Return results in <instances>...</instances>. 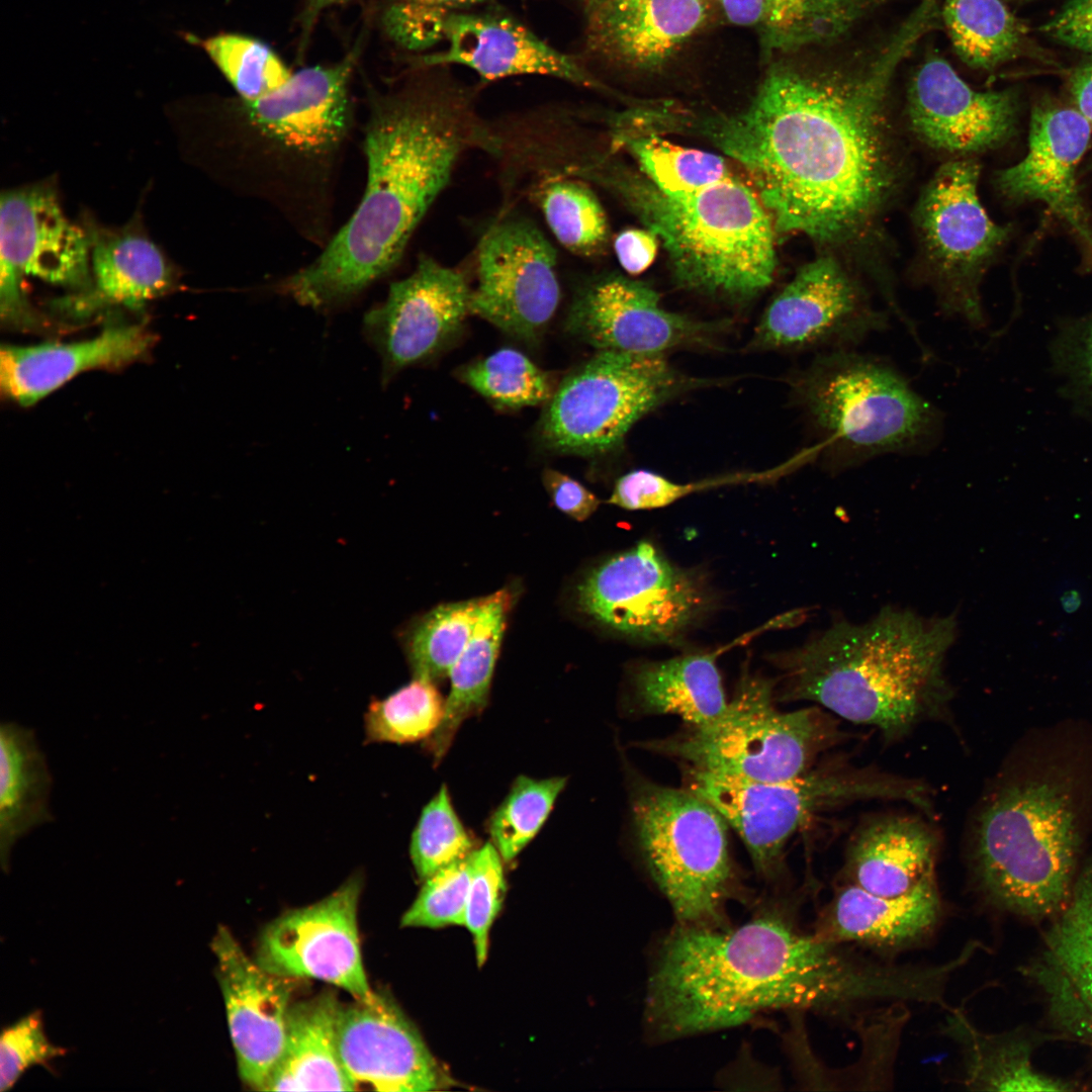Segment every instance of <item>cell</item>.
<instances>
[{
    "label": "cell",
    "instance_id": "obj_1",
    "mask_svg": "<svg viewBox=\"0 0 1092 1092\" xmlns=\"http://www.w3.org/2000/svg\"><path fill=\"white\" fill-rule=\"evenodd\" d=\"M940 24V0H918L878 40L847 39L819 64L777 67L744 110L697 121L681 113L677 130H697L744 169L777 233L856 243L898 186L895 77Z\"/></svg>",
    "mask_w": 1092,
    "mask_h": 1092
},
{
    "label": "cell",
    "instance_id": "obj_2",
    "mask_svg": "<svg viewBox=\"0 0 1092 1092\" xmlns=\"http://www.w3.org/2000/svg\"><path fill=\"white\" fill-rule=\"evenodd\" d=\"M921 967L859 957L778 910L742 925L678 924L649 978L645 1021L658 1040L727 1028L764 1011L840 1014L870 1003L919 1002Z\"/></svg>",
    "mask_w": 1092,
    "mask_h": 1092
},
{
    "label": "cell",
    "instance_id": "obj_3",
    "mask_svg": "<svg viewBox=\"0 0 1092 1092\" xmlns=\"http://www.w3.org/2000/svg\"><path fill=\"white\" fill-rule=\"evenodd\" d=\"M364 129L367 182L358 207L311 263L279 284L299 304L339 306L390 272L461 155L498 149L464 96L445 90L374 97Z\"/></svg>",
    "mask_w": 1092,
    "mask_h": 1092
},
{
    "label": "cell",
    "instance_id": "obj_4",
    "mask_svg": "<svg viewBox=\"0 0 1092 1092\" xmlns=\"http://www.w3.org/2000/svg\"><path fill=\"white\" fill-rule=\"evenodd\" d=\"M957 636L953 614L887 607L863 623L835 621L778 656L775 699L814 703L888 741L901 739L946 712L953 693L944 663Z\"/></svg>",
    "mask_w": 1092,
    "mask_h": 1092
},
{
    "label": "cell",
    "instance_id": "obj_5",
    "mask_svg": "<svg viewBox=\"0 0 1092 1092\" xmlns=\"http://www.w3.org/2000/svg\"><path fill=\"white\" fill-rule=\"evenodd\" d=\"M562 171L624 202L662 243L680 286L742 300L772 282L777 232L752 187L737 176L668 194L641 172L607 157L570 163Z\"/></svg>",
    "mask_w": 1092,
    "mask_h": 1092
},
{
    "label": "cell",
    "instance_id": "obj_6",
    "mask_svg": "<svg viewBox=\"0 0 1092 1092\" xmlns=\"http://www.w3.org/2000/svg\"><path fill=\"white\" fill-rule=\"evenodd\" d=\"M357 54L292 73L275 92L240 99L251 196L271 203L306 239L328 243L337 167L352 124L350 81Z\"/></svg>",
    "mask_w": 1092,
    "mask_h": 1092
},
{
    "label": "cell",
    "instance_id": "obj_7",
    "mask_svg": "<svg viewBox=\"0 0 1092 1092\" xmlns=\"http://www.w3.org/2000/svg\"><path fill=\"white\" fill-rule=\"evenodd\" d=\"M1074 781L1058 771L1005 778L982 799L970 834L979 888L1018 915L1054 917L1067 903L1081 845Z\"/></svg>",
    "mask_w": 1092,
    "mask_h": 1092
},
{
    "label": "cell",
    "instance_id": "obj_8",
    "mask_svg": "<svg viewBox=\"0 0 1092 1092\" xmlns=\"http://www.w3.org/2000/svg\"><path fill=\"white\" fill-rule=\"evenodd\" d=\"M817 440L808 447L832 474L939 441L943 418L888 360L854 349L820 352L793 383Z\"/></svg>",
    "mask_w": 1092,
    "mask_h": 1092
},
{
    "label": "cell",
    "instance_id": "obj_9",
    "mask_svg": "<svg viewBox=\"0 0 1092 1092\" xmlns=\"http://www.w3.org/2000/svg\"><path fill=\"white\" fill-rule=\"evenodd\" d=\"M776 685L745 672L717 720L640 746L678 760L682 767L734 779L776 782L800 777L845 735L833 714L819 706L780 711Z\"/></svg>",
    "mask_w": 1092,
    "mask_h": 1092
},
{
    "label": "cell",
    "instance_id": "obj_10",
    "mask_svg": "<svg viewBox=\"0 0 1092 1092\" xmlns=\"http://www.w3.org/2000/svg\"><path fill=\"white\" fill-rule=\"evenodd\" d=\"M686 788L722 815L741 838L758 875L778 878L791 837L813 816L845 804L889 800L930 812L929 788L921 781L884 772L826 764L785 781L734 779L682 767Z\"/></svg>",
    "mask_w": 1092,
    "mask_h": 1092
},
{
    "label": "cell",
    "instance_id": "obj_11",
    "mask_svg": "<svg viewBox=\"0 0 1092 1092\" xmlns=\"http://www.w3.org/2000/svg\"><path fill=\"white\" fill-rule=\"evenodd\" d=\"M638 851L680 925H723L725 906L741 891L727 822L688 788L629 778Z\"/></svg>",
    "mask_w": 1092,
    "mask_h": 1092
},
{
    "label": "cell",
    "instance_id": "obj_12",
    "mask_svg": "<svg viewBox=\"0 0 1092 1092\" xmlns=\"http://www.w3.org/2000/svg\"><path fill=\"white\" fill-rule=\"evenodd\" d=\"M706 383L677 371L663 355L599 351L553 393L540 437L556 452L607 454L641 418Z\"/></svg>",
    "mask_w": 1092,
    "mask_h": 1092
},
{
    "label": "cell",
    "instance_id": "obj_13",
    "mask_svg": "<svg viewBox=\"0 0 1092 1092\" xmlns=\"http://www.w3.org/2000/svg\"><path fill=\"white\" fill-rule=\"evenodd\" d=\"M979 176L971 158L942 164L924 187L914 218L941 311L980 330L987 325L982 278L1012 228L989 216L978 194Z\"/></svg>",
    "mask_w": 1092,
    "mask_h": 1092
},
{
    "label": "cell",
    "instance_id": "obj_14",
    "mask_svg": "<svg viewBox=\"0 0 1092 1092\" xmlns=\"http://www.w3.org/2000/svg\"><path fill=\"white\" fill-rule=\"evenodd\" d=\"M709 597L695 573L643 541L605 560L577 586L579 609L631 639L678 640L705 614Z\"/></svg>",
    "mask_w": 1092,
    "mask_h": 1092
},
{
    "label": "cell",
    "instance_id": "obj_15",
    "mask_svg": "<svg viewBox=\"0 0 1092 1092\" xmlns=\"http://www.w3.org/2000/svg\"><path fill=\"white\" fill-rule=\"evenodd\" d=\"M889 327L860 283L833 257L804 266L764 310L752 346L766 350L854 349Z\"/></svg>",
    "mask_w": 1092,
    "mask_h": 1092
},
{
    "label": "cell",
    "instance_id": "obj_16",
    "mask_svg": "<svg viewBox=\"0 0 1092 1092\" xmlns=\"http://www.w3.org/2000/svg\"><path fill=\"white\" fill-rule=\"evenodd\" d=\"M1092 143V126L1071 104L1043 97L1032 106L1027 151L996 173L995 186L1012 204L1039 202L1068 231L1083 272H1092V213L1078 173Z\"/></svg>",
    "mask_w": 1092,
    "mask_h": 1092
},
{
    "label": "cell",
    "instance_id": "obj_17",
    "mask_svg": "<svg viewBox=\"0 0 1092 1092\" xmlns=\"http://www.w3.org/2000/svg\"><path fill=\"white\" fill-rule=\"evenodd\" d=\"M363 880L354 875L333 893L289 910L260 933L255 961L289 979H315L371 1002L375 993L363 967L357 912Z\"/></svg>",
    "mask_w": 1092,
    "mask_h": 1092
},
{
    "label": "cell",
    "instance_id": "obj_18",
    "mask_svg": "<svg viewBox=\"0 0 1092 1092\" xmlns=\"http://www.w3.org/2000/svg\"><path fill=\"white\" fill-rule=\"evenodd\" d=\"M556 265L555 249L531 220H498L479 243L470 312L516 338L536 340L560 300Z\"/></svg>",
    "mask_w": 1092,
    "mask_h": 1092
},
{
    "label": "cell",
    "instance_id": "obj_19",
    "mask_svg": "<svg viewBox=\"0 0 1092 1092\" xmlns=\"http://www.w3.org/2000/svg\"><path fill=\"white\" fill-rule=\"evenodd\" d=\"M87 235L64 214L44 186L8 190L0 201L1 309L7 318L25 313L21 277L70 287L90 283Z\"/></svg>",
    "mask_w": 1092,
    "mask_h": 1092
},
{
    "label": "cell",
    "instance_id": "obj_20",
    "mask_svg": "<svg viewBox=\"0 0 1092 1092\" xmlns=\"http://www.w3.org/2000/svg\"><path fill=\"white\" fill-rule=\"evenodd\" d=\"M565 324L569 333L599 351L656 355L710 345L726 326L669 311L650 286L615 274L582 284Z\"/></svg>",
    "mask_w": 1092,
    "mask_h": 1092
},
{
    "label": "cell",
    "instance_id": "obj_21",
    "mask_svg": "<svg viewBox=\"0 0 1092 1092\" xmlns=\"http://www.w3.org/2000/svg\"><path fill=\"white\" fill-rule=\"evenodd\" d=\"M471 290L463 273L429 256L393 282L386 299L364 316V332L382 359L383 381L437 353L470 312Z\"/></svg>",
    "mask_w": 1092,
    "mask_h": 1092
},
{
    "label": "cell",
    "instance_id": "obj_22",
    "mask_svg": "<svg viewBox=\"0 0 1092 1092\" xmlns=\"http://www.w3.org/2000/svg\"><path fill=\"white\" fill-rule=\"evenodd\" d=\"M1014 91H980L970 86L947 60L929 51L907 86L910 128L928 147L967 156L994 150L1017 130Z\"/></svg>",
    "mask_w": 1092,
    "mask_h": 1092
},
{
    "label": "cell",
    "instance_id": "obj_23",
    "mask_svg": "<svg viewBox=\"0 0 1092 1092\" xmlns=\"http://www.w3.org/2000/svg\"><path fill=\"white\" fill-rule=\"evenodd\" d=\"M337 1046L353 1091H435L454 1084L413 1023L381 994L371 1002L341 1003Z\"/></svg>",
    "mask_w": 1092,
    "mask_h": 1092
},
{
    "label": "cell",
    "instance_id": "obj_24",
    "mask_svg": "<svg viewBox=\"0 0 1092 1092\" xmlns=\"http://www.w3.org/2000/svg\"><path fill=\"white\" fill-rule=\"evenodd\" d=\"M210 947L240 1078L263 1091L283 1048L294 979L263 969L224 925Z\"/></svg>",
    "mask_w": 1092,
    "mask_h": 1092
},
{
    "label": "cell",
    "instance_id": "obj_25",
    "mask_svg": "<svg viewBox=\"0 0 1092 1092\" xmlns=\"http://www.w3.org/2000/svg\"><path fill=\"white\" fill-rule=\"evenodd\" d=\"M445 40L446 49L425 56L424 65L466 66L486 81L542 75L587 88L603 87L573 57L508 17L454 12Z\"/></svg>",
    "mask_w": 1092,
    "mask_h": 1092
},
{
    "label": "cell",
    "instance_id": "obj_26",
    "mask_svg": "<svg viewBox=\"0 0 1092 1092\" xmlns=\"http://www.w3.org/2000/svg\"><path fill=\"white\" fill-rule=\"evenodd\" d=\"M1053 918L1030 972L1060 1027L1092 1043V858Z\"/></svg>",
    "mask_w": 1092,
    "mask_h": 1092
},
{
    "label": "cell",
    "instance_id": "obj_27",
    "mask_svg": "<svg viewBox=\"0 0 1092 1092\" xmlns=\"http://www.w3.org/2000/svg\"><path fill=\"white\" fill-rule=\"evenodd\" d=\"M941 906L935 872L897 896L874 894L844 882L823 908L814 932L838 943L899 949L933 930Z\"/></svg>",
    "mask_w": 1092,
    "mask_h": 1092
},
{
    "label": "cell",
    "instance_id": "obj_28",
    "mask_svg": "<svg viewBox=\"0 0 1092 1092\" xmlns=\"http://www.w3.org/2000/svg\"><path fill=\"white\" fill-rule=\"evenodd\" d=\"M593 48L637 70H656L703 25L707 0H601L587 7Z\"/></svg>",
    "mask_w": 1092,
    "mask_h": 1092
},
{
    "label": "cell",
    "instance_id": "obj_29",
    "mask_svg": "<svg viewBox=\"0 0 1092 1092\" xmlns=\"http://www.w3.org/2000/svg\"><path fill=\"white\" fill-rule=\"evenodd\" d=\"M152 341V336L135 325L111 327L86 341L3 346L1 389L19 404L30 405L81 372L134 361Z\"/></svg>",
    "mask_w": 1092,
    "mask_h": 1092
},
{
    "label": "cell",
    "instance_id": "obj_30",
    "mask_svg": "<svg viewBox=\"0 0 1092 1092\" xmlns=\"http://www.w3.org/2000/svg\"><path fill=\"white\" fill-rule=\"evenodd\" d=\"M937 845L936 833L918 817L871 818L849 841L844 882L882 896L901 895L935 872Z\"/></svg>",
    "mask_w": 1092,
    "mask_h": 1092
},
{
    "label": "cell",
    "instance_id": "obj_31",
    "mask_svg": "<svg viewBox=\"0 0 1092 1092\" xmlns=\"http://www.w3.org/2000/svg\"><path fill=\"white\" fill-rule=\"evenodd\" d=\"M888 0H722L726 18L755 26L769 50L795 52L849 39Z\"/></svg>",
    "mask_w": 1092,
    "mask_h": 1092
},
{
    "label": "cell",
    "instance_id": "obj_32",
    "mask_svg": "<svg viewBox=\"0 0 1092 1092\" xmlns=\"http://www.w3.org/2000/svg\"><path fill=\"white\" fill-rule=\"evenodd\" d=\"M340 1006L332 990L291 1003L283 1048L263 1091H353L337 1046Z\"/></svg>",
    "mask_w": 1092,
    "mask_h": 1092
},
{
    "label": "cell",
    "instance_id": "obj_33",
    "mask_svg": "<svg viewBox=\"0 0 1092 1092\" xmlns=\"http://www.w3.org/2000/svg\"><path fill=\"white\" fill-rule=\"evenodd\" d=\"M720 653H693L638 664L630 676L631 712L677 716L688 727L714 722L728 704L717 666Z\"/></svg>",
    "mask_w": 1092,
    "mask_h": 1092
},
{
    "label": "cell",
    "instance_id": "obj_34",
    "mask_svg": "<svg viewBox=\"0 0 1092 1092\" xmlns=\"http://www.w3.org/2000/svg\"><path fill=\"white\" fill-rule=\"evenodd\" d=\"M0 751V859L8 872L17 841L54 818L53 778L32 729L2 722Z\"/></svg>",
    "mask_w": 1092,
    "mask_h": 1092
},
{
    "label": "cell",
    "instance_id": "obj_35",
    "mask_svg": "<svg viewBox=\"0 0 1092 1092\" xmlns=\"http://www.w3.org/2000/svg\"><path fill=\"white\" fill-rule=\"evenodd\" d=\"M90 250L94 285L89 293L69 300V307L77 311L103 304L139 308L166 292L172 283L164 255L144 235L124 232L98 236Z\"/></svg>",
    "mask_w": 1092,
    "mask_h": 1092
},
{
    "label": "cell",
    "instance_id": "obj_36",
    "mask_svg": "<svg viewBox=\"0 0 1092 1092\" xmlns=\"http://www.w3.org/2000/svg\"><path fill=\"white\" fill-rule=\"evenodd\" d=\"M511 600L507 589L482 599L475 629L448 675L451 685L442 721L424 742L435 764L443 759L463 722L487 705Z\"/></svg>",
    "mask_w": 1092,
    "mask_h": 1092
},
{
    "label": "cell",
    "instance_id": "obj_37",
    "mask_svg": "<svg viewBox=\"0 0 1092 1092\" xmlns=\"http://www.w3.org/2000/svg\"><path fill=\"white\" fill-rule=\"evenodd\" d=\"M941 24L957 56L973 69L990 71L1025 49V26L1004 0H942Z\"/></svg>",
    "mask_w": 1092,
    "mask_h": 1092
},
{
    "label": "cell",
    "instance_id": "obj_38",
    "mask_svg": "<svg viewBox=\"0 0 1092 1092\" xmlns=\"http://www.w3.org/2000/svg\"><path fill=\"white\" fill-rule=\"evenodd\" d=\"M958 1042L964 1059L963 1083L991 1091H1063L1066 1083L1038 1073L1027 1054L978 1030L965 1012L952 1009L942 1026Z\"/></svg>",
    "mask_w": 1092,
    "mask_h": 1092
},
{
    "label": "cell",
    "instance_id": "obj_39",
    "mask_svg": "<svg viewBox=\"0 0 1092 1092\" xmlns=\"http://www.w3.org/2000/svg\"><path fill=\"white\" fill-rule=\"evenodd\" d=\"M611 135L613 148L627 150L640 172L668 194L694 192L735 176L723 157L674 145L655 132L611 126Z\"/></svg>",
    "mask_w": 1092,
    "mask_h": 1092
},
{
    "label": "cell",
    "instance_id": "obj_40",
    "mask_svg": "<svg viewBox=\"0 0 1092 1092\" xmlns=\"http://www.w3.org/2000/svg\"><path fill=\"white\" fill-rule=\"evenodd\" d=\"M533 195L563 248L580 257L605 250L609 242L606 213L586 181L556 171L538 182Z\"/></svg>",
    "mask_w": 1092,
    "mask_h": 1092
},
{
    "label": "cell",
    "instance_id": "obj_41",
    "mask_svg": "<svg viewBox=\"0 0 1092 1092\" xmlns=\"http://www.w3.org/2000/svg\"><path fill=\"white\" fill-rule=\"evenodd\" d=\"M482 599L439 606L410 630L405 649L415 678L449 675L477 624Z\"/></svg>",
    "mask_w": 1092,
    "mask_h": 1092
},
{
    "label": "cell",
    "instance_id": "obj_42",
    "mask_svg": "<svg viewBox=\"0 0 1092 1092\" xmlns=\"http://www.w3.org/2000/svg\"><path fill=\"white\" fill-rule=\"evenodd\" d=\"M444 708L445 700L435 682L415 678L386 698L369 704L364 716L367 742H425L439 727Z\"/></svg>",
    "mask_w": 1092,
    "mask_h": 1092
},
{
    "label": "cell",
    "instance_id": "obj_43",
    "mask_svg": "<svg viewBox=\"0 0 1092 1092\" xmlns=\"http://www.w3.org/2000/svg\"><path fill=\"white\" fill-rule=\"evenodd\" d=\"M566 785L563 777L519 776L491 814L487 830L506 862L512 861L538 833Z\"/></svg>",
    "mask_w": 1092,
    "mask_h": 1092
},
{
    "label": "cell",
    "instance_id": "obj_44",
    "mask_svg": "<svg viewBox=\"0 0 1092 1092\" xmlns=\"http://www.w3.org/2000/svg\"><path fill=\"white\" fill-rule=\"evenodd\" d=\"M189 40L204 50L242 100L267 96L292 75L267 44L250 36L220 33L203 39L191 36Z\"/></svg>",
    "mask_w": 1092,
    "mask_h": 1092
},
{
    "label": "cell",
    "instance_id": "obj_45",
    "mask_svg": "<svg viewBox=\"0 0 1092 1092\" xmlns=\"http://www.w3.org/2000/svg\"><path fill=\"white\" fill-rule=\"evenodd\" d=\"M462 379L502 407L536 405L553 395L548 375L526 355L511 348L500 349L469 365L462 372Z\"/></svg>",
    "mask_w": 1092,
    "mask_h": 1092
},
{
    "label": "cell",
    "instance_id": "obj_46",
    "mask_svg": "<svg viewBox=\"0 0 1092 1092\" xmlns=\"http://www.w3.org/2000/svg\"><path fill=\"white\" fill-rule=\"evenodd\" d=\"M799 466L800 463L795 456L764 471L737 472L688 483H677L658 473L636 469L617 479L608 502L630 511L660 509L689 494L710 488L777 479Z\"/></svg>",
    "mask_w": 1092,
    "mask_h": 1092
},
{
    "label": "cell",
    "instance_id": "obj_47",
    "mask_svg": "<svg viewBox=\"0 0 1092 1092\" xmlns=\"http://www.w3.org/2000/svg\"><path fill=\"white\" fill-rule=\"evenodd\" d=\"M474 850L447 787L442 786L424 807L412 834L410 854L416 874L424 881Z\"/></svg>",
    "mask_w": 1092,
    "mask_h": 1092
},
{
    "label": "cell",
    "instance_id": "obj_48",
    "mask_svg": "<svg viewBox=\"0 0 1092 1092\" xmlns=\"http://www.w3.org/2000/svg\"><path fill=\"white\" fill-rule=\"evenodd\" d=\"M473 852L423 881L417 898L402 915V927L464 925Z\"/></svg>",
    "mask_w": 1092,
    "mask_h": 1092
},
{
    "label": "cell",
    "instance_id": "obj_49",
    "mask_svg": "<svg viewBox=\"0 0 1092 1092\" xmlns=\"http://www.w3.org/2000/svg\"><path fill=\"white\" fill-rule=\"evenodd\" d=\"M502 860L492 843H486L473 852L464 926L472 935L479 967L487 959L490 927L500 909L506 891Z\"/></svg>",
    "mask_w": 1092,
    "mask_h": 1092
},
{
    "label": "cell",
    "instance_id": "obj_50",
    "mask_svg": "<svg viewBox=\"0 0 1092 1092\" xmlns=\"http://www.w3.org/2000/svg\"><path fill=\"white\" fill-rule=\"evenodd\" d=\"M66 1054L48 1038L40 1011L31 1012L5 1027L0 1036V1091H9L34 1066L50 1067Z\"/></svg>",
    "mask_w": 1092,
    "mask_h": 1092
},
{
    "label": "cell",
    "instance_id": "obj_51",
    "mask_svg": "<svg viewBox=\"0 0 1092 1092\" xmlns=\"http://www.w3.org/2000/svg\"><path fill=\"white\" fill-rule=\"evenodd\" d=\"M1053 359L1068 393L1092 416V311L1061 326Z\"/></svg>",
    "mask_w": 1092,
    "mask_h": 1092
},
{
    "label": "cell",
    "instance_id": "obj_52",
    "mask_svg": "<svg viewBox=\"0 0 1092 1092\" xmlns=\"http://www.w3.org/2000/svg\"><path fill=\"white\" fill-rule=\"evenodd\" d=\"M451 14L410 0H391L383 13L382 23L396 44L408 51H422L445 40Z\"/></svg>",
    "mask_w": 1092,
    "mask_h": 1092
},
{
    "label": "cell",
    "instance_id": "obj_53",
    "mask_svg": "<svg viewBox=\"0 0 1092 1092\" xmlns=\"http://www.w3.org/2000/svg\"><path fill=\"white\" fill-rule=\"evenodd\" d=\"M1040 30L1053 40L1092 58V0L1067 2Z\"/></svg>",
    "mask_w": 1092,
    "mask_h": 1092
},
{
    "label": "cell",
    "instance_id": "obj_54",
    "mask_svg": "<svg viewBox=\"0 0 1092 1092\" xmlns=\"http://www.w3.org/2000/svg\"><path fill=\"white\" fill-rule=\"evenodd\" d=\"M542 481L556 508L576 521L590 517L600 505L592 491L560 471L545 469Z\"/></svg>",
    "mask_w": 1092,
    "mask_h": 1092
},
{
    "label": "cell",
    "instance_id": "obj_55",
    "mask_svg": "<svg viewBox=\"0 0 1092 1092\" xmlns=\"http://www.w3.org/2000/svg\"><path fill=\"white\" fill-rule=\"evenodd\" d=\"M657 237L649 230L628 229L614 241V250L623 269L637 275L653 262L658 245Z\"/></svg>",
    "mask_w": 1092,
    "mask_h": 1092
},
{
    "label": "cell",
    "instance_id": "obj_56",
    "mask_svg": "<svg viewBox=\"0 0 1092 1092\" xmlns=\"http://www.w3.org/2000/svg\"><path fill=\"white\" fill-rule=\"evenodd\" d=\"M1067 90L1074 106L1092 126V58L1074 68L1067 79ZM1092 167V159L1089 161Z\"/></svg>",
    "mask_w": 1092,
    "mask_h": 1092
},
{
    "label": "cell",
    "instance_id": "obj_57",
    "mask_svg": "<svg viewBox=\"0 0 1092 1092\" xmlns=\"http://www.w3.org/2000/svg\"><path fill=\"white\" fill-rule=\"evenodd\" d=\"M410 1L421 3V4H424V5H428V6L441 8V9H444V10H447V11L453 13L454 10L461 9V8H464V7H468V6H471V5H474V4H478V3L484 2L486 0H410Z\"/></svg>",
    "mask_w": 1092,
    "mask_h": 1092
},
{
    "label": "cell",
    "instance_id": "obj_58",
    "mask_svg": "<svg viewBox=\"0 0 1092 1092\" xmlns=\"http://www.w3.org/2000/svg\"><path fill=\"white\" fill-rule=\"evenodd\" d=\"M348 1H350V0H304V8H305L304 16H305L306 22L308 20L314 19L315 16L318 15V13L326 10L327 8H329L331 6L338 5V4L345 3V2H348Z\"/></svg>",
    "mask_w": 1092,
    "mask_h": 1092
},
{
    "label": "cell",
    "instance_id": "obj_59",
    "mask_svg": "<svg viewBox=\"0 0 1092 1092\" xmlns=\"http://www.w3.org/2000/svg\"><path fill=\"white\" fill-rule=\"evenodd\" d=\"M1006 1H1012V2H1016V3H1027V2H1031V1H1037V0H1006Z\"/></svg>",
    "mask_w": 1092,
    "mask_h": 1092
},
{
    "label": "cell",
    "instance_id": "obj_60",
    "mask_svg": "<svg viewBox=\"0 0 1092 1092\" xmlns=\"http://www.w3.org/2000/svg\"><path fill=\"white\" fill-rule=\"evenodd\" d=\"M601 0H585L587 7L598 3Z\"/></svg>",
    "mask_w": 1092,
    "mask_h": 1092
}]
</instances>
